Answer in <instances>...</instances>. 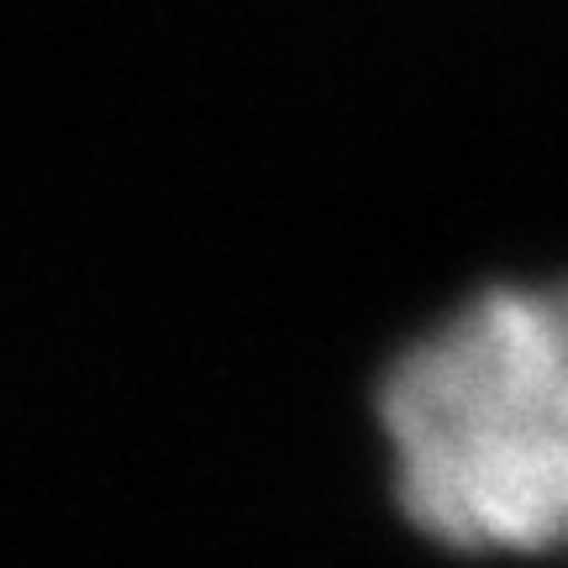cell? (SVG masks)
Returning <instances> with one entry per match:
<instances>
[{
  "label": "cell",
  "instance_id": "1",
  "mask_svg": "<svg viewBox=\"0 0 568 568\" xmlns=\"http://www.w3.org/2000/svg\"><path fill=\"white\" fill-rule=\"evenodd\" d=\"M406 521L453 552L568 548V280L495 284L379 385Z\"/></svg>",
  "mask_w": 568,
  "mask_h": 568
}]
</instances>
